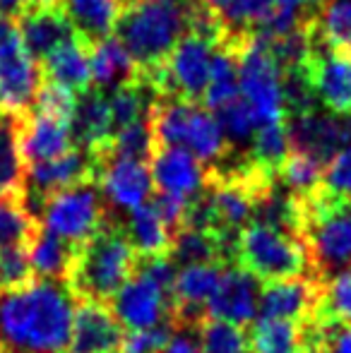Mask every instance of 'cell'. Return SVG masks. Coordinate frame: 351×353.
Returning <instances> with one entry per match:
<instances>
[{"instance_id": "15", "label": "cell", "mask_w": 351, "mask_h": 353, "mask_svg": "<svg viewBox=\"0 0 351 353\" xmlns=\"http://www.w3.org/2000/svg\"><path fill=\"white\" fill-rule=\"evenodd\" d=\"M123 334L106 303L75 298L68 353H118Z\"/></svg>"}, {"instance_id": "4", "label": "cell", "mask_w": 351, "mask_h": 353, "mask_svg": "<svg viewBox=\"0 0 351 353\" xmlns=\"http://www.w3.org/2000/svg\"><path fill=\"white\" fill-rule=\"evenodd\" d=\"M231 265L248 272L260 283L313 276L303 241L260 221H250L236 236Z\"/></svg>"}, {"instance_id": "3", "label": "cell", "mask_w": 351, "mask_h": 353, "mask_svg": "<svg viewBox=\"0 0 351 353\" xmlns=\"http://www.w3.org/2000/svg\"><path fill=\"white\" fill-rule=\"evenodd\" d=\"M188 5L190 0H126L113 37L130 53L140 72L164 65L185 37Z\"/></svg>"}, {"instance_id": "14", "label": "cell", "mask_w": 351, "mask_h": 353, "mask_svg": "<svg viewBox=\"0 0 351 353\" xmlns=\"http://www.w3.org/2000/svg\"><path fill=\"white\" fill-rule=\"evenodd\" d=\"M258 293L260 281L236 265L221 270L219 283L207 303V317L231 325L248 327L258 320Z\"/></svg>"}, {"instance_id": "2", "label": "cell", "mask_w": 351, "mask_h": 353, "mask_svg": "<svg viewBox=\"0 0 351 353\" xmlns=\"http://www.w3.org/2000/svg\"><path fill=\"white\" fill-rule=\"evenodd\" d=\"M140 257L132 250L123 221L111 214L101 228L75 250L66 286L82 301L106 303L135 274Z\"/></svg>"}, {"instance_id": "9", "label": "cell", "mask_w": 351, "mask_h": 353, "mask_svg": "<svg viewBox=\"0 0 351 353\" xmlns=\"http://www.w3.org/2000/svg\"><path fill=\"white\" fill-rule=\"evenodd\" d=\"M97 185L106 207L113 212H135L154 192L150 166L128 159H103L97 171Z\"/></svg>"}, {"instance_id": "31", "label": "cell", "mask_w": 351, "mask_h": 353, "mask_svg": "<svg viewBox=\"0 0 351 353\" xmlns=\"http://www.w3.org/2000/svg\"><path fill=\"white\" fill-rule=\"evenodd\" d=\"M313 317L330 325H351V267L323 281Z\"/></svg>"}, {"instance_id": "26", "label": "cell", "mask_w": 351, "mask_h": 353, "mask_svg": "<svg viewBox=\"0 0 351 353\" xmlns=\"http://www.w3.org/2000/svg\"><path fill=\"white\" fill-rule=\"evenodd\" d=\"M250 353H299L303 351V322L258 317L248 330Z\"/></svg>"}, {"instance_id": "12", "label": "cell", "mask_w": 351, "mask_h": 353, "mask_svg": "<svg viewBox=\"0 0 351 353\" xmlns=\"http://www.w3.org/2000/svg\"><path fill=\"white\" fill-rule=\"evenodd\" d=\"M150 176L154 192L192 202L207 188V168L181 147L157 149L150 161Z\"/></svg>"}, {"instance_id": "11", "label": "cell", "mask_w": 351, "mask_h": 353, "mask_svg": "<svg viewBox=\"0 0 351 353\" xmlns=\"http://www.w3.org/2000/svg\"><path fill=\"white\" fill-rule=\"evenodd\" d=\"M284 128H286L291 152L313 159L323 168H328V163L342 149H347L344 130H342V116L313 111L308 116L284 121Z\"/></svg>"}, {"instance_id": "7", "label": "cell", "mask_w": 351, "mask_h": 353, "mask_svg": "<svg viewBox=\"0 0 351 353\" xmlns=\"http://www.w3.org/2000/svg\"><path fill=\"white\" fill-rule=\"evenodd\" d=\"M113 317L123 332H140L174 322L171 288L137 265L135 274L121 286V291L108 301Z\"/></svg>"}, {"instance_id": "30", "label": "cell", "mask_w": 351, "mask_h": 353, "mask_svg": "<svg viewBox=\"0 0 351 353\" xmlns=\"http://www.w3.org/2000/svg\"><path fill=\"white\" fill-rule=\"evenodd\" d=\"M157 149L159 147H157L154 132H152V125L145 116L142 121L123 128V130H118L116 135L111 137V144H108L106 157L103 159H128V161H140L150 166Z\"/></svg>"}, {"instance_id": "10", "label": "cell", "mask_w": 351, "mask_h": 353, "mask_svg": "<svg viewBox=\"0 0 351 353\" xmlns=\"http://www.w3.org/2000/svg\"><path fill=\"white\" fill-rule=\"evenodd\" d=\"M308 77L315 89L318 103L328 108L332 116L351 113V58L337 51H330L320 37H315V46L308 61Z\"/></svg>"}, {"instance_id": "25", "label": "cell", "mask_w": 351, "mask_h": 353, "mask_svg": "<svg viewBox=\"0 0 351 353\" xmlns=\"http://www.w3.org/2000/svg\"><path fill=\"white\" fill-rule=\"evenodd\" d=\"M22 118L0 111V200L22 202L27 185V163L19 152Z\"/></svg>"}, {"instance_id": "35", "label": "cell", "mask_w": 351, "mask_h": 353, "mask_svg": "<svg viewBox=\"0 0 351 353\" xmlns=\"http://www.w3.org/2000/svg\"><path fill=\"white\" fill-rule=\"evenodd\" d=\"M39 223L41 221L29 216L22 202L0 200V248H27Z\"/></svg>"}, {"instance_id": "39", "label": "cell", "mask_w": 351, "mask_h": 353, "mask_svg": "<svg viewBox=\"0 0 351 353\" xmlns=\"http://www.w3.org/2000/svg\"><path fill=\"white\" fill-rule=\"evenodd\" d=\"M323 185L330 192L342 197H351V147L342 149L332 161L328 163L323 176Z\"/></svg>"}, {"instance_id": "19", "label": "cell", "mask_w": 351, "mask_h": 353, "mask_svg": "<svg viewBox=\"0 0 351 353\" xmlns=\"http://www.w3.org/2000/svg\"><path fill=\"white\" fill-rule=\"evenodd\" d=\"M89 53L92 46L82 41L80 37H72L53 53H48L39 68L46 82L61 84L72 94H85L92 87V70H89Z\"/></svg>"}, {"instance_id": "24", "label": "cell", "mask_w": 351, "mask_h": 353, "mask_svg": "<svg viewBox=\"0 0 351 353\" xmlns=\"http://www.w3.org/2000/svg\"><path fill=\"white\" fill-rule=\"evenodd\" d=\"M89 70H92V87L101 89L106 94H111L113 89L123 87V84L132 82L137 77L135 61L113 34L92 46Z\"/></svg>"}, {"instance_id": "42", "label": "cell", "mask_w": 351, "mask_h": 353, "mask_svg": "<svg viewBox=\"0 0 351 353\" xmlns=\"http://www.w3.org/2000/svg\"><path fill=\"white\" fill-rule=\"evenodd\" d=\"M43 8H63V0H24V10H43Z\"/></svg>"}, {"instance_id": "23", "label": "cell", "mask_w": 351, "mask_h": 353, "mask_svg": "<svg viewBox=\"0 0 351 353\" xmlns=\"http://www.w3.org/2000/svg\"><path fill=\"white\" fill-rule=\"evenodd\" d=\"M63 8L72 22L75 37L94 46L113 34L126 0H66Z\"/></svg>"}, {"instance_id": "20", "label": "cell", "mask_w": 351, "mask_h": 353, "mask_svg": "<svg viewBox=\"0 0 351 353\" xmlns=\"http://www.w3.org/2000/svg\"><path fill=\"white\" fill-rule=\"evenodd\" d=\"M181 149L190 152L205 168H217L231 159V144L226 142L219 123L202 106H192L188 113Z\"/></svg>"}, {"instance_id": "27", "label": "cell", "mask_w": 351, "mask_h": 353, "mask_svg": "<svg viewBox=\"0 0 351 353\" xmlns=\"http://www.w3.org/2000/svg\"><path fill=\"white\" fill-rule=\"evenodd\" d=\"M289 154L291 147H289L284 123H272V125H260L255 130L253 140H250V152L245 159H248L255 171H260L263 176L277 181V173L284 166Z\"/></svg>"}, {"instance_id": "1", "label": "cell", "mask_w": 351, "mask_h": 353, "mask_svg": "<svg viewBox=\"0 0 351 353\" xmlns=\"http://www.w3.org/2000/svg\"><path fill=\"white\" fill-rule=\"evenodd\" d=\"M72 312L66 283L32 279L0 288V353H68Z\"/></svg>"}, {"instance_id": "21", "label": "cell", "mask_w": 351, "mask_h": 353, "mask_svg": "<svg viewBox=\"0 0 351 353\" xmlns=\"http://www.w3.org/2000/svg\"><path fill=\"white\" fill-rule=\"evenodd\" d=\"M123 231H126L128 241H130L132 250L137 252L140 260H159V257H169L171 243H174V231L161 221L159 212L154 210L152 202L137 207L135 212L128 214L123 221Z\"/></svg>"}, {"instance_id": "32", "label": "cell", "mask_w": 351, "mask_h": 353, "mask_svg": "<svg viewBox=\"0 0 351 353\" xmlns=\"http://www.w3.org/2000/svg\"><path fill=\"white\" fill-rule=\"evenodd\" d=\"M200 353H250L248 327L231 325V322L205 317L195 327Z\"/></svg>"}, {"instance_id": "18", "label": "cell", "mask_w": 351, "mask_h": 353, "mask_svg": "<svg viewBox=\"0 0 351 353\" xmlns=\"http://www.w3.org/2000/svg\"><path fill=\"white\" fill-rule=\"evenodd\" d=\"M75 147L70 135V125L53 118L34 116L29 113L19 125V152H22L24 163L37 166L53 159H61Z\"/></svg>"}, {"instance_id": "37", "label": "cell", "mask_w": 351, "mask_h": 353, "mask_svg": "<svg viewBox=\"0 0 351 353\" xmlns=\"http://www.w3.org/2000/svg\"><path fill=\"white\" fill-rule=\"evenodd\" d=\"M174 332H176L174 322L152 327V330L126 332L118 353H161L166 349V344L171 341Z\"/></svg>"}, {"instance_id": "28", "label": "cell", "mask_w": 351, "mask_h": 353, "mask_svg": "<svg viewBox=\"0 0 351 353\" xmlns=\"http://www.w3.org/2000/svg\"><path fill=\"white\" fill-rule=\"evenodd\" d=\"M236 97H241L239 58L229 48H214L210 63V82H207L205 97H202V106H207V111L212 113Z\"/></svg>"}, {"instance_id": "43", "label": "cell", "mask_w": 351, "mask_h": 353, "mask_svg": "<svg viewBox=\"0 0 351 353\" xmlns=\"http://www.w3.org/2000/svg\"><path fill=\"white\" fill-rule=\"evenodd\" d=\"M299 353H305V351H299Z\"/></svg>"}, {"instance_id": "33", "label": "cell", "mask_w": 351, "mask_h": 353, "mask_svg": "<svg viewBox=\"0 0 351 353\" xmlns=\"http://www.w3.org/2000/svg\"><path fill=\"white\" fill-rule=\"evenodd\" d=\"M212 116L219 123L221 132H224L226 142L231 144V149L239 147V144L250 142L255 130L260 128L258 116H255V111L250 108V103L245 101L243 97L231 99L229 103H224V106H219L217 111H212Z\"/></svg>"}, {"instance_id": "16", "label": "cell", "mask_w": 351, "mask_h": 353, "mask_svg": "<svg viewBox=\"0 0 351 353\" xmlns=\"http://www.w3.org/2000/svg\"><path fill=\"white\" fill-rule=\"evenodd\" d=\"M70 135L72 144L92 154L99 166L113 137L111 103H108L106 92L89 87L85 94L77 97V106L70 121Z\"/></svg>"}, {"instance_id": "13", "label": "cell", "mask_w": 351, "mask_h": 353, "mask_svg": "<svg viewBox=\"0 0 351 353\" xmlns=\"http://www.w3.org/2000/svg\"><path fill=\"white\" fill-rule=\"evenodd\" d=\"M320 288L323 281H318L315 276H294V279L260 283L258 317L291 322L310 320L320 303Z\"/></svg>"}, {"instance_id": "36", "label": "cell", "mask_w": 351, "mask_h": 353, "mask_svg": "<svg viewBox=\"0 0 351 353\" xmlns=\"http://www.w3.org/2000/svg\"><path fill=\"white\" fill-rule=\"evenodd\" d=\"M77 106V94L68 92L61 84H53L41 79V87L37 92V99H34L32 113L34 116H43V118H53V121H61L70 125L72 113H75Z\"/></svg>"}, {"instance_id": "38", "label": "cell", "mask_w": 351, "mask_h": 353, "mask_svg": "<svg viewBox=\"0 0 351 353\" xmlns=\"http://www.w3.org/2000/svg\"><path fill=\"white\" fill-rule=\"evenodd\" d=\"M34 279L27 250L19 245L0 248V288H17Z\"/></svg>"}, {"instance_id": "5", "label": "cell", "mask_w": 351, "mask_h": 353, "mask_svg": "<svg viewBox=\"0 0 351 353\" xmlns=\"http://www.w3.org/2000/svg\"><path fill=\"white\" fill-rule=\"evenodd\" d=\"M111 216L97 183L68 188L51 195L41 207V226L70 245L80 248L87 243Z\"/></svg>"}, {"instance_id": "29", "label": "cell", "mask_w": 351, "mask_h": 353, "mask_svg": "<svg viewBox=\"0 0 351 353\" xmlns=\"http://www.w3.org/2000/svg\"><path fill=\"white\" fill-rule=\"evenodd\" d=\"M315 27L330 51L351 58V0H320Z\"/></svg>"}, {"instance_id": "17", "label": "cell", "mask_w": 351, "mask_h": 353, "mask_svg": "<svg viewBox=\"0 0 351 353\" xmlns=\"http://www.w3.org/2000/svg\"><path fill=\"white\" fill-rule=\"evenodd\" d=\"M17 34L24 51L41 63L48 53L75 37L72 22L68 19L66 8L24 10L17 17Z\"/></svg>"}, {"instance_id": "34", "label": "cell", "mask_w": 351, "mask_h": 353, "mask_svg": "<svg viewBox=\"0 0 351 353\" xmlns=\"http://www.w3.org/2000/svg\"><path fill=\"white\" fill-rule=\"evenodd\" d=\"M323 176H325V168L320 163H315L308 157H301V154L291 152L289 159L284 161V166L277 173V183L286 192H291V195L305 197L323 185Z\"/></svg>"}, {"instance_id": "8", "label": "cell", "mask_w": 351, "mask_h": 353, "mask_svg": "<svg viewBox=\"0 0 351 353\" xmlns=\"http://www.w3.org/2000/svg\"><path fill=\"white\" fill-rule=\"evenodd\" d=\"M41 79V68L24 51L19 34L0 46V111L24 121L32 113Z\"/></svg>"}, {"instance_id": "6", "label": "cell", "mask_w": 351, "mask_h": 353, "mask_svg": "<svg viewBox=\"0 0 351 353\" xmlns=\"http://www.w3.org/2000/svg\"><path fill=\"white\" fill-rule=\"evenodd\" d=\"M236 58H239V92L255 111L260 125L284 123L281 72L272 61L265 41L253 34Z\"/></svg>"}, {"instance_id": "40", "label": "cell", "mask_w": 351, "mask_h": 353, "mask_svg": "<svg viewBox=\"0 0 351 353\" xmlns=\"http://www.w3.org/2000/svg\"><path fill=\"white\" fill-rule=\"evenodd\" d=\"M161 353H200L195 327H176L174 336Z\"/></svg>"}, {"instance_id": "22", "label": "cell", "mask_w": 351, "mask_h": 353, "mask_svg": "<svg viewBox=\"0 0 351 353\" xmlns=\"http://www.w3.org/2000/svg\"><path fill=\"white\" fill-rule=\"evenodd\" d=\"M27 257L29 267L34 272V279H46V281H58L66 283L72 270V260H75V245L66 243L63 238L53 236L51 231L39 223V228L34 231L32 241L27 243Z\"/></svg>"}, {"instance_id": "41", "label": "cell", "mask_w": 351, "mask_h": 353, "mask_svg": "<svg viewBox=\"0 0 351 353\" xmlns=\"http://www.w3.org/2000/svg\"><path fill=\"white\" fill-rule=\"evenodd\" d=\"M12 37H17V22L5 17V14H0V46H3L5 41H10Z\"/></svg>"}]
</instances>
